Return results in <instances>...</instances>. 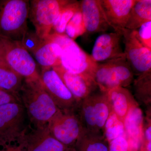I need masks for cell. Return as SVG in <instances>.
Here are the masks:
<instances>
[{"instance_id":"obj_1","label":"cell","mask_w":151,"mask_h":151,"mask_svg":"<svg viewBox=\"0 0 151 151\" xmlns=\"http://www.w3.org/2000/svg\"><path fill=\"white\" fill-rule=\"evenodd\" d=\"M19 97L33 128L46 126L59 110L45 89L40 76L24 79Z\"/></svg>"},{"instance_id":"obj_2","label":"cell","mask_w":151,"mask_h":151,"mask_svg":"<svg viewBox=\"0 0 151 151\" xmlns=\"http://www.w3.org/2000/svg\"><path fill=\"white\" fill-rule=\"evenodd\" d=\"M30 1H0V37L22 42L27 31Z\"/></svg>"},{"instance_id":"obj_3","label":"cell","mask_w":151,"mask_h":151,"mask_svg":"<svg viewBox=\"0 0 151 151\" xmlns=\"http://www.w3.org/2000/svg\"><path fill=\"white\" fill-rule=\"evenodd\" d=\"M27 114L21 102L0 106V145L19 143L29 129Z\"/></svg>"},{"instance_id":"obj_4","label":"cell","mask_w":151,"mask_h":151,"mask_svg":"<svg viewBox=\"0 0 151 151\" xmlns=\"http://www.w3.org/2000/svg\"><path fill=\"white\" fill-rule=\"evenodd\" d=\"M93 78L100 91L108 92L116 87L129 86L134 81V74L124 56L97 63Z\"/></svg>"},{"instance_id":"obj_5","label":"cell","mask_w":151,"mask_h":151,"mask_svg":"<svg viewBox=\"0 0 151 151\" xmlns=\"http://www.w3.org/2000/svg\"><path fill=\"white\" fill-rule=\"evenodd\" d=\"M48 37L61 47L60 65L65 70L76 74L90 76L93 78L97 63L74 40L65 34H51Z\"/></svg>"},{"instance_id":"obj_6","label":"cell","mask_w":151,"mask_h":151,"mask_svg":"<svg viewBox=\"0 0 151 151\" xmlns=\"http://www.w3.org/2000/svg\"><path fill=\"white\" fill-rule=\"evenodd\" d=\"M68 0H32L30 1L29 18L38 36L45 39L51 32L55 22Z\"/></svg>"},{"instance_id":"obj_7","label":"cell","mask_w":151,"mask_h":151,"mask_svg":"<svg viewBox=\"0 0 151 151\" xmlns=\"http://www.w3.org/2000/svg\"><path fill=\"white\" fill-rule=\"evenodd\" d=\"M0 38L4 49V61L9 67L24 79L40 76L34 58L21 42Z\"/></svg>"},{"instance_id":"obj_8","label":"cell","mask_w":151,"mask_h":151,"mask_svg":"<svg viewBox=\"0 0 151 151\" xmlns=\"http://www.w3.org/2000/svg\"><path fill=\"white\" fill-rule=\"evenodd\" d=\"M47 127L55 138L71 149L84 130L76 111L59 110L48 122Z\"/></svg>"},{"instance_id":"obj_9","label":"cell","mask_w":151,"mask_h":151,"mask_svg":"<svg viewBox=\"0 0 151 151\" xmlns=\"http://www.w3.org/2000/svg\"><path fill=\"white\" fill-rule=\"evenodd\" d=\"M40 78L45 89L60 110L76 111L79 103L53 68H42Z\"/></svg>"},{"instance_id":"obj_10","label":"cell","mask_w":151,"mask_h":151,"mask_svg":"<svg viewBox=\"0 0 151 151\" xmlns=\"http://www.w3.org/2000/svg\"><path fill=\"white\" fill-rule=\"evenodd\" d=\"M125 44L124 53L134 75L151 71V50L143 45L134 30L125 29L122 32Z\"/></svg>"},{"instance_id":"obj_11","label":"cell","mask_w":151,"mask_h":151,"mask_svg":"<svg viewBox=\"0 0 151 151\" xmlns=\"http://www.w3.org/2000/svg\"><path fill=\"white\" fill-rule=\"evenodd\" d=\"M20 143L27 151H65L69 148L52 136L47 124L40 128L29 126Z\"/></svg>"},{"instance_id":"obj_12","label":"cell","mask_w":151,"mask_h":151,"mask_svg":"<svg viewBox=\"0 0 151 151\" xmlns=\"http://www.w3.org/2000/svg\"><path fill=\"white\" fill-rule=\"evenodd\" d=\"M122 33H104L97 37L90 55L97 63H102L125 56L121 46Z\"/></svg>"},{"instance_id":"obj_13","label":"cell","mask_w":151,"mask_h":151,"mask_svg":"<svg viewBox=\"0 0 151 151\" xmlns=\"http://www.w3.org/2000/svg\"><path fill=\"white\" fill-rule=\"evenodd\" d=\"M52 68L78 103L96 91L98 87L94 78L90 76L71 73L60 65Z\"/></svg>"},{"instance_id":"obj_14","label":"cell","mask_w":151,"mask_h":151,"mask_svg":"<svg viewBox=\"0 0 151 151\" xmlns=\"http://www.w3.org/2000/svg\"><path fill=\"white\" fill-rule=\"evenodd\" d=\"M109 27L122 33L126 29L129 16L136 0H100Z\"/></svg>"},{"instance_id":"obj_15","label":"cell","mask_w":151,"mask_h":151,"mask_svg":"<svg viewBox=\"0 0 151 151\" xmlns=\"http://www.w3.org/2000/svg\"><path fill=\"white\" fill-rule=\"evenodd\" d=\"M86 32L94 34L105 32L109 26L106 21L100 0L79 1Z\"/></svg>"},{"instance_id":"obj_16","label":"cell","mask_w":151,"mask_h":151,"mask_svg":"<svg viewBox=\"0 0 151 151\" xmlns=\"http://www.w3.org/2000/svg\"><path fill=\"white\" fill-rule=\"evenodd\" d=\"M144 116L139 105L131 108L124 121L129 151H137L143 139Z\"/></svg>"},{"instance_id":"obj_17","label":"cell","mask_w":151,"mask_h":151,"mask_svg":"<svg viewBox=\"0 0 151 151\" xmlns=\"http://www.w3.org/2000/svg\"><path fill=\"white\" fill-rule=\"evenodd\" d=\"M61 49L59 44L49 37L44 39L32 54L42 68L60 65Z\"/></svg>"},{"instance_id":"obj_18","label":"cell","mask_w":151,"mask_h":151,"mask_svg":"<svg viewBox=\"0 0 151 151\" xmlns=\"http://www.w3.org/2000/svg\"><path fill=\"white\" fill-rule=\"evenodd\" d=\"M112 112L124 122L131 108L138 105L131 92L125 87H118L108 92Z\"/></svg>"},{"instance_id":"obj_19","label":"cell","mask_w":151,"mask_h":151,"mask_svg":"<svg viewBox=\"0 0 151 151\" xmlns=\"http://www.w3.org/2000/svg\"><path fill=\"white\" fill-rule=\"evenodd\" d=\"M109 143L103 132H89L84 129L72 150L74 151H108Z\"/></svg>"},{"instance_id":"obj_20","label":"cell","mask_w":151,"mask_h":151,"mask_svg":"<svg viewBox=\"0 0 151 151\" xmlns=\"http://www.w3.org/2000/svg\"><path fill=\"white\" fill-rule=\"evenodd\" d=\"M91 96L97 129L99 132H103L105 123L112 112L108 92L94 91L91 94Z\"/></svg>"},{"instance_id":"obj_21","label":"cell","mask_w":151,"mask_h":151,"mask_svg":"<svg viewBox=\"0 0 151 151\" xmlns=\"http://www.w3.org/2000/svg\"><path fill=\"white\" fill-rule=\"evenodd\" d=\"M151 21V0H136L132 7L126 29H138L143 24Z\"/></svg>"},{"instance_id":"obj_22","label":"cell","mask_w":151,"mask_h":151,"mask_svg":"<svg viewBox=\"0 0 151 151\" xmlns=\"http://www.w3.org/2000/svg\"><path fill=\"white\" fill-rule=\"evenodd\" d=\"M24 79L22 76L9 67L4 61L0 62V88L19 97Z\"/></svg>"},{"instance_id":"obj_23","label":"cell","mask_w":151,"mask_h":151,"mask_svg":"<svg viewBox=\"0 0 151 151\" xmlns=\"http://www.w3.org/2000/svg\"><path fill=\"white\" fill-rule=\"evenodd\" d=\"M76 112L84 129L89 132H102L98 131L96 126L91 94L79 102Z\"/></svg>"},{"instance_id":"obj_24","label":"cell","mask_w":151,"mask_h":151,"mask_svg":"<svg viewBox=\"0 0 151 151\" xmlns=\"http://www.w3.org/2000/svg\"><path fill=\"white\" fill-rule=\"evenodd\" d=\"M79 9V1H70V2L65 5L60 11L53 25L50 34H65L66 26Z\"/></svg>"},{"instance_id":"obj_25","label":"cell","mask_w":151,"mask_h":151,"mask_svg":"<svg viewBox=\"0 0 151 151\" xmlns=\"http://www.w3.org/2000/svg\"><path fill=\"white\" fill-rule=\"evenodd\" d=\"M135 95L138 100L146 105L151 100V71L137 76L134 80Z\"/></svg>"},{"instance_id":"obj_26","label":"cell","mask_w":151,"mask_h":151,"mask_svg":"<svg viewBox=\"0 0 151 151\" xmlns=\"http://www.w3.org/2000/svg\"><path fill=\"white\" fill-rule=\"evenodd\" d=\"M103 132L104 137L109 143L121 137L126 139L124 122L113 112H111L105 123Z\"/></svg>"},{"instance_id":"obj_27","label":"cell","mask_w":151,"mask_h":151,"mask_svg":"<svg viewBox=\"0 0 151 151\" xmlns=\"http://www.w3.org/2000/svg\"><path fill=\"white\" fill-rule=\"evenodd\" d=\"M86 32V29L80 7V9L75 13L66 26L65 34L71 39L74 40Z\"/></svg>"},{"instance_id":"obj_28","label":"cell","mask_w":151,"mask_h":151,"mask_svg":"<svg viewBox=\"0 0 151 151\" xmlns=\"http://www.w3.org/2000/svg\"><path fill=\"white\" fill-rule=\"evenodd\" d=\"M134 30L141 43L151 50V21L146 22Z\"/></svg>"},{"instance_id":"obj_29","label":"cell","mask_w":151,"mask_h":151,"mask_svg":"<svg viewBox=\"0 0 151 151\" xmlns=\"http://www.w3.org/2000/svg\"><path fill=\"white\" fill-rule=\"evenodd\" d=\"M43 39L38 36L35 32L28 30L23 39L21 43L30 53L32 54L42 42Z\"/></svg>"},{"instance_id":"obj_30","label":"cell","mask_w":151,"mask_h":151,"mask_svg":"<svg viewBox=\"0 0 151 151\" xmlns=\"http://www.w3.org/2000/svg\"><path fill=\"white\" fill-rule=\"evenodd\" d=\"M108 151H129L127 140L121 137L111 141L109 143Z\"/></svg>"},{"instance_id":"obj_31","label":"cell","mask_w":151,"mask_h":151,"mask_svg":"<svg viewBox=\"0 0 151 151\" xmlns=\"http://www.w3.org/2000/svg\"><path fill=\"white\" fill-rule=\"evenodd\" d=\"M20 102L21 100L18 96L0 88V106L8 103Z\"/></svg>"},{"instance_id":"obj_32","label":"cell","mask_w":151,"mask_h":151,"mask_svg":"<svg viewBox=\"0 0 151 151\" xmlns=\"http://www.w3.org/2000/svg\"><path fill=\"white\" fill-rule=\"evenodd\" d=\"M0 151H27L21 143L0 145Z\"/></svg>"},{"instance_id":"obj_33","label":"cell","mask_w":151,"mask_h":151,"mask_svg":"<svg viewBox=\"0 0 151 151\" xmlns=\"http://www.w3.org/2000/svg\"><path fill=\"white\" fill-rule=\"evenodd\" d=\"M143 137H145L147 142H151V123L149 124L148 127L144 131Z\"/></svg>"},{"instance_id":"obj_34","label":"cell","mask_w":151,"mask_h":151,"mask_svg":"<svg viewBox=\"0 0 151 151\" xmlns=\"http://www.w3.org/2000/svg\"><path fill=\"white\" fill-rule=\"evenodd\" d=\"M3 61H4V49H3L2 42L0 38V62Z\"/></svg>"},{"instance_id":"obj_35","label":"cell","mask_w":151,"mask_h":151,"mask_svg":"<svg viewBox=\"0 0 151 151\" xmlns=\"http://www.w3.org/2000/svg\"><path fill=\"white\" fill-rule=\"evenodd\" d=\"M146 149L147 151H151V142H147Z\"/></svg>"},{"instance_id":"obj_36","label":"cell","mask_w":151,"mask_h":151,"mask_svg":"<svg viewBox=\"0 0 151 151\" xmlns=\"http://www.w3.org/2000/svg\"><path fill=\"white\" fill-rule=\"evenodd\" d=\"M72 150V149L70 148H69L67 150H66L65 151H71Z\"/></svg>"}]
</instances>
